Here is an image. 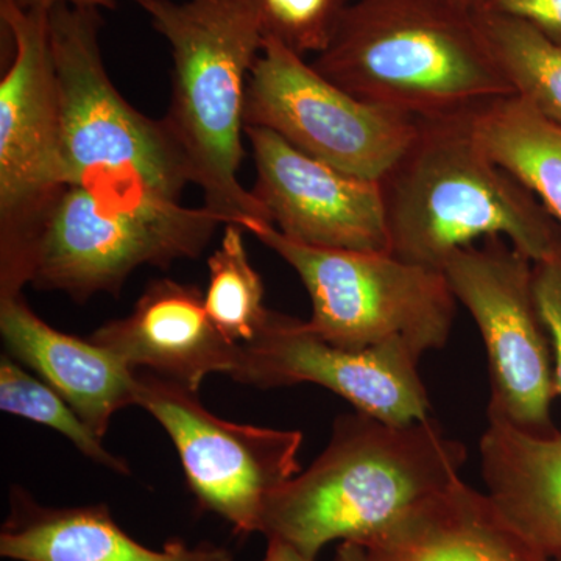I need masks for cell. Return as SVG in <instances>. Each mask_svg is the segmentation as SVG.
<instances>
[{"mask_svg": "<svg viewBox=\"0 0 561 561\" xmlns=\"http://www.w3.org/2000/svg\"><path fill=\"white\" fill-rule=\"evenodd\" d=\"M463 443L432 416L391 424L359 411L337 416L330 443L268 500L261 534L316 560L332 541L362 542L460 481Z\"/></svg>", "mask_w": 561, "mask_h": 561, "instance_id": "obj_1", "label": "cell"}, {"mask_svg": "<svg viewBox=\"0 0 561 561\" xmlns=\"http://www.w3.org/2000/svg\"><path fill=\"white\" fill-rule=\"evenodd\" d=\"M470 113L421 119L415 138L379 181L390 253L442 271L449 254L505 239L534 264L561 250V227L511 172L491 160Z\"/></svg>", "mask_w": 561, "mask_h": 561, "instance_id": "obj_2", "label": "cell"}, {"mask_svg": "<svg viewBox=\"0 0 561 561\" xmlns=\"http://www.w3.org/2000/svg\"><path fill=\"white\" fill-rule=\"evenodd\" d=\"M311 65L354 98L419 121L513 95L476 13L449 0H353Z\"/></svg>", "mask_w": 561, "mask_h": 561, "instance_id": "obj_3", "label": "cell"}, {"mask_svg": "<svg viewBox=\"0 0 561 561\" xmlns=\"http://www.w3.org/2000/svg\"><path fill=\"white\" fill-rule=\"evenodd\" d=\"M138 5L171 47V105L162 121L186 158L203 206L227 225L268 221L238 176L245 157L247 84L265 39L249 2L142 0Z\"/></svg>", "mask_w": 561, "mask_h": 561, "instance_id": "obj_4", "label": "cell"}, {"mask_svg": "<svg viewBox=\"0 0 561 561\" xmlns=\"http://www.w3.org/2000/svg\"><path fill=\"white\" fill-rule=\"evenodd\" d=\"M101 11L58 5L49 35L69 186L142 192L181 202L190 165L164 121L125 101L103 62Z\"/></svg>", "mask_w": 561, "mask_h": 561, "instance_id": "obj_5", "label": "cell"}, {"mask_svg": "<svg viewBox=\"0 0 561 561\" xmlns=\"http://www.w3.org/2000/svg\"><path fill=\"white\" fill-rule=\"evenodd\" d=\"M227 220L142 192L68 186L33 249L28 284L72 300L119 295L139 267L195 260Z\"/></svg>", "mask_w": 561, "mask_h": 561, "instance_id": "obj_6", "label": "cell"}, {"mask_svg": "<svg viewBox=\"0 0 561 561\" xmlns=\"http://www.w3.org/2000/svg\"><path fill=\"white\" fill-rule=\"evenodd\" d=\"M241 227L297 272L311 297L309 328L332 345L368 350L400 342L423 357L448 342L457 300L442 271L391 253L291 241L264 220Z\"/></svg>", "mask_w": 561, "mask_h": 561, "instance_id": "obj_7", "label": "cell"}, {"mask_svg": "<svg viewBox=\"0 0 561 561\" xmlns=\"http://www.w3.org/2000/svg\"><path fill=\"white\" fill-rule=\"evenodd\" d=\"M13 60L0 81V298L28 284L33 249L69 186L49 11L0 0Z\"/></svg>", "mask_w": 561, "mask_h": 561, "instance_id": "obj_8", "label": "cell"}, {"mask_svg": "<svg viewBox=\"0 0 561 561\" xmlns=\"http://www.w3.org/2000/svg\"><path fill=\"white\" fill-rule=\"evenodd\" d=\"M481 332L490 371L489 420L534 435L557 431L551 339L538 311L534 262L501 238L463 247L442 267Z\"/></svg>", "mask_w": 561, "mask_h": 561, "instance_id": "obj_9", "label": "cell"}, {"mask_svg": "<svg viewBox=\"0 0 561 561\" xmlns=\"http://www.w3.org/2000/svg\"><path fill=\"white\" fill-rule=\"evenodd\" d=\"M245 127L276 133L339 171L381 181L415 138L419 119L354 98L306 58L264 39L247 84Z\"/></svg>", "mask_w": 561, "mask_h": 561, "instance_id": "obj_10", "label": "cell"}, {"mask_svg": "<svg viewBox=\"0 0 561 561\" xmlns=\"http://www.w3.org/2000/svg\"><path fill=\"white\" fill-rule=\"evenodd\" d=\"M135 405L175 445L192 493L238 534L261 531L273 494L301 472L300 431L238 424L210 413L197 391L136 370Z\"/></svg>", "mask_w": 561, "mask_h": 561, "instance_id": "obj_11", "label": "cell"}, {"mask_svg": "<svg viewBox=\"0 0 561 561\" xmlns=\"http://www.w3.org/2000/svg\"><path fill=\"white\" fill-rule=\"evenodd\" d=\"M421 357L404 343L346 350L321 339L308 321L268 309L253 341L242 343L236 381L256 389L316 383L356 411L391 424L431 416Z\"/></svg>", "mask_w": 561, "mask_h": 561, "instance_id": "obj_12", "label": "cell"}, {"mask_svg": "<svg viewBox=\"0 0 561 561\" xmlns=\"http://www.w3.org/2000/svg\"><path fill=\"white\" fill-rule=\"evenodd\" d=\"M253 153L251 194L273 227L321 249L390 253L379 181L332 168L265 128L245 127Z\"/></svg>", "mask_w": 561, "mask_h": 561, "instance_id": "obj_13", "label": "cell"}, {"mask_svg": "<svg viewBox=\"0 0 561 561\" xmlns=\"http://www.w3.org/2000/svg\"><path fill=\"white\" fill-rule=\"evenodd\" d=\"M88 339L133 370L144 368L192 391L214 373L232 378L241 357V345L209 319L201 287L171 278L151 280L127 317Z\"/></svg>", "mask_w": 561, "mask_h": 561, "instance_id": "obj_14", "label": "cell"}, {"mask_svg": "<svg viewBox=\"0 0 561 561\" xmlns=\"http://www.w3.org/2000/svg\"><path fill=\"white\" fill-rule=\"evenodd\" d=\"M0 334L9 356L38 373L102 440L114 413L135 405L136 370L90 339L51 328L22 294L0 298Z\"/></svg>", "mask_w": 561, "mask_h": 561, "instance_id": "obj_15", "label": "cell"}, {"mask_svg": "<svg viewBox=\"0 0 561 561\" xmlns=\"http://www.w3.org/2000/svg\"><path fill=\"white\" fill-rule=\"evenodd\" d=\"M360 545L378 561H551L461 479Z\"/></svg>", "mask_w": 561, "mask_h": 561, "instance_id": "obj_16", "label": "cell"}, {"mask_svg": "<svg viewBox=\"0 0 561 561\" xmlns=\"http://www.w3.org/2000/svg\"><path fill=\"white\" fill-rule=\"evenodd\" d=\"M0 556L14 561H232L231 551L210 542L191 548L176 540L154 551L125 534L106 505L43 507L21 490L11 496Z\"/></svg>", "mask_w": 561, "mask_h": 561, "instance_id": "obj_17", "label": "cell"}, {"mask_svg": "<svg viewBox=\"0 0 561 561\" xmlns=\"http://www.w3.org/2000/svg\"><path fill=\"white\" fill-rule=\"evenodd\" d=\"M479 454L497 512L546 559L561 561V431L534 435L489 420Z\"/></svg>", "mask_w": 561, "mask_h": 561, "instance_id": "obj_18", "label": "cell"}, {"mask_svg": "<svg viewBox=\"0 0 561 561\" xmlns=\"http://www.w3.org/2000/svg\"><path fill=\"white\" fill-rule=\"evenodd\" d=\"M482 149L522 181L561 227V124L518 95H505L470 113Z\"/></svg>", "mask_w": 561, "mask_h": 561, "instance_id": "obj_19", "label": "cell"}, {"mask_svg": "<svg viewBox=\"0 0 561 561\" xmlns=\"http://www.w3.org/2000/svg\"><path fill=\"white\" fill-rule=\"evenodd\" d=\"M476 21L513 95L561 124V46L526 22L493 11H479Z\"/></svg>", "mask_w": 561, "mask_h": 561, "instance_id": "obj_20", "label": "cell"}, {"mask_svg": "<svg viewBox=\"0 0 561 561\" xmlns=\"http://www.w3.org/2000/svg\"><path fill=\"white\" fill-rule=\"evenodd\" d=\"M243 231L241 225H225L219 247L208 260L205 291L209 319L228 341L238 345L253 341L268 312L264 284L251 265Z\"/></svg>", "mask_w": 561, "mask_h": 561, "instance_id": "obj_21", "label": "cell"}, {"mask_svg": "<svg viewBox=\"0 0 561 561\" xmlns=\"http://www.w3.org/2000/svg\"><path fill=\"white\" fill-rule=\"evenodd\" d=\"M0 409L60 432L81 454L95 463L128 474L127 461L111 454L102 438L81 420L65 398L49 383L28 375L9 354L0 357Z\"/></svg>", "mask_w": 561, "mask_h": 561, "instance_id": "obj_22", "label": "cell"}, {"mask_svg": "<svg viewBox=\"0 0 561 561\" xmlns=\"http://www.w3.org/2000/svg\"><path fill=\"white\" fill-rule=\"evenodd\" d=\"M265 39L300 55L323 54L353 0H247Z\"/></svg>", "mask_w": 561, "mask_h": 561, "instance_id": "obj_23", "label": "cell"}, {"mask_svg": "<svg viewBox=\"0 0 561 561\" xmlns=\"http://www.w3.org/2000/svg\"><path fill=\"white\" fill-rule=\"evenodd\" d=\"M534 290L551 339L557 393L561 398V250L549 260L534 264Z\"/></svg>", "mask_w": 561, "mask_h": 561, "instance_id": "obj_24", "label": "cell"}, {"mask_svg": "<svg viewBox=\"0 0 561 561\" xmlns=\"http://www.w3.org/2000/svg\"><path fill=\"white\" fill-rule=\"evenodd\" d=\"M483 10L526 22L561 46V0H489Z\"/></svg>", "mask_w": 561, "mask_h": 561, "instance_id": "obj_25", "label": "cell"}, {"mask_svg": "<svg viewBox=\"0 0 561 561\" xmlns=\"http://www.w3.org/2000/svg\"><path fill=\"white\" fill-rule=\"evenodd\" d=\"M16 5L22 9H35L49 11L54 7L69 5L79 7V9H114L119 0H13ZM133 2L139 3L142 0H133Z\"/></svg>", "mask_w": 561, "mask_h": 561, "instance_id": "obj_26", "label": "cell"}, {"mask_svg": "<svg viewBox=\"0 0 561 561\" xmlns=\"http://www.w3.org/2000/svg\"><path fill=\"white\" fill-rule=\"evenodd\" d=\"M262 561H316L306 557L305 553L295 549L294 546L287 545V542L275 540L271 538L268 540L267 552H265L264 560Z\"/></svg>", "mask_w": 561, "mask_h": 561, "instance_id": "obj_27", "label": "cell"}, {"mask_svg": "<svg viewBox=\"0 0 561 561\" xmlns=\"http://www.w3.org/2000/svg\"><path fill=\"white\" fill-rule=\"evenodd\" d=\"M334 561H378L364 545L356 541H343L339 545Z\"/></svg>", "mask_w": 561, "mask_h": 561, "instance_id": "obj_28", "label": "cell"}, {"mask_svg": "<svg viewBox=\"0 0 561 561\" xmlns=\"http://www.w3.org/2000/svg\"><path fill=\"white\" fill-rule=\"evenodd\" d=\"M449 2L456 3L460 9L471 11V13H479L485 9L489 0H449Z\"/></svg>", "mask_w": 561, "mask_h": 561, "instance_id": "obj_29", "label": "cell"}]
</instances>
